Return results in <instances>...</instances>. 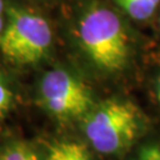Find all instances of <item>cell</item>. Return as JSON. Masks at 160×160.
<instances>
[{"label": "cell", "instance_id": "cell-1", "mask_svg": "<svg viewBox=\"0 0 160 160\" xmlns=\"http://www.w3.org/2000/svg\"><path fill=\"white\" fill-rule=\"evenodd\" d=\"M78 38L92 62L106 71L125 68L129 57V38L119 16L108 7L92 6L78 24Z\"/></svg>", "mask_w": 160, "mask_h": 160}, {"label": "cell", "instance_id": "cell-2", "mask_svg": "<svg viewBox=\"0 0 160 160\" xmlns=\"http://www.w3.org/2000/svg\"><path fill=\"white\" fill-rule=\"evenodd\" d=\"M84 132L97 152L119 153L134 142L140 132L139 110L127 101H106L88 115Z\"/></svg>", "mask_w": 160, "mask_h": 160}, {"label": "cell", "instance_id": "cell-3", "mask_svg": "<svg viewBox=\"0 0 160 160\" xmlns=\"http://www.w3.org/2000/svg\"><path fill=\"white\" fill-rule=\"evenodd\" d=\"M52 43L49 23L33 12L11 8L8 23L0 36L4 56L19 64H33L46 56Z\"/></svg>", "mask_w": 160, "mask_h": 160}, {"label": "cell", "instance_id": "cell-4", "mask_svg": "<svg viewBox=\"0 0 160 160\" xmlns=\"http://www.w3.org/2000/svg\"><path fill=\"white\" fill-rule=\"evenodd\" d=\"M40 97L45 108L59 119L80 118L92 106V94L84 83L62 69H53L44 75Z\"/></svg>", "mask_w": 160, "mask_h": 160}, {"label": "cell", "instance_id": "cell-5", "mask_svg": "<svg viewBox=\"0 0 160 160\" xmlns=\"http://www.w3.org/2000/svg\"><path fill=\"white\" fill-rule=\"evenodd\" d=\"M48 160H90V155L83 143L64 141L52 146Z\"/></svg>", "mask_w": 160, "mask_h": 160}, {"label": "cell", "instance_id": "cell-6", "mask_svg": "<svg viewBox=\"0 0 160 160\" xmlns=\"http://www.w3.org/2000/svg\"><path fill=\"white\" fill-rule=\"evenodd\" d=\"M115 1L129 17L140 22L152 17L160 4V0H115Z\"/></svg>", "mask_w": 160, "mask_h": 160}, {"label": "cell", "instance_id": "cell-7", "mask_svg": "<svg viewBox=\"0 0 160 160\" xmlns=\"http://www.w3.org/2000/svg\"><path fill=\"white\" fill-rule=\"evenodd\" d=\"M0 160H39V158L26 145L13 143L0 154Z\"/></svg>", "mask_w": 160, "mask_h": 160}, {"label": "cell", "instance_id": "cell-8", "mask_svg": "<svg viewBox=\"0 0 160 160\" xmlns=\"http://www.w3.org/2000/svg\"><path fill=\"white\" fill-rule=\"evenodd\" d=\"M12 92L7 88L4 80L0 77V116L4 115L11 107Z\"/></svg>", "mask_w": 160, "mask_h": 160}, {"label": "cell", "instance_id": "cell-9", "mask_svg": "<svg viewBox=\"0 0 160 160\" xmlns=\"http://www.w3.org/2000/svg\"><path fill=\"white\" fill-rule=\"evenodd\" d=\"M137 160H160V145H151L142 148Z\"/></svg>", "mask_w": 160, "mask_h": 160}, {"label": "cell", "instance_id": "cell-10", "mask_svg": "<svg viewBox=\"0 0 160 160\" xmlns=\"http://www.w3.org/2000/svg\"><path fill=\"white\" fill-rule=\"evenodd\" d=\"M4 29H5V23H4V18H2V16H0V36H1V33H2Z\"/></svg>", "mask_w": 160, "mask_h": 160}, {"label": "cell", "instance_id": "cell-11", "mask_svg": "<svg viewBox=\"0 0 160 160\" xmlns=\"http://www.w3.org/2000/svg\"><path fill=\"white\" fill-rule=\"evenodd\" d=\"M157 95H158V98L160 101V76L158 77V81H157Z\"/></svg>", "mask_w": 160, "mask_h": 160}, {"label": "cell", "instance_id": "cell-12", "mask_svg": "<svg viewBox=\"0 0 160 160\" xmlns=\"http://www.w3.org/2000/svg\"><path fill=\"white\" fill-rule=\"evenodd\" d=\"M4 8H5L4 1H2V0H0V16H2V13H4Z\"/></svg>", "mask_w": 160, "mask_h": 160}]
</instances>
